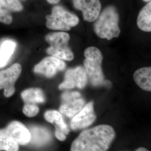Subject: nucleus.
<instances>
[{"label": "nucleus", "instance_id": "9", "mask_svg": "<svg viewBox=\"0 0 151 151\" xmlns=\"http://www.w3.org/2000/svg\"><path fill=\"white\" fill-rule=\"evenodd\" d=\"M96 119L95 113L93 102L86 104L81 111L74 116L70 122V128L73 130L86 128L94 123Z\"/></svg>", "mask_w": 151, "mask_h": 151}, {"label": "nucleus", "instance_id": "13", "mask_svg": "<svg viewBox=\"0 0 151 151\" xmlns=\"http://www.w3.org/2000/svg\"><path fill=\"white\" fill-rule=\"evenodd\" d=\"M22 9L23 6L18 0H0V22L10 24L12 22V12Z\"/></svg>", "mask_w": 151, "mask_h": 151}, {"label": "nucleus", "instance_id": "22", "mask_svg": "<svg viewBox=\"0 0 151 151\" xmlns=\"http://www.w3.org/2000/svg\"><path fill=\"white\" fill-rule=\"evenodd\" d=\"M66 134L65 133L62 131L61 130L59 129H55V136L56 137V138L60 140V141H64L66 139L67 137Z\"/></svg>", "mask_w": 151, "mask_h": 151}, {"label": "nucleus", "instance_id": "18", "mask_svg": "<svg viewBox=\"0 0 151 151\" xmlns=\"http://www.w3.org/2000/svg\"><path fill=\"white\" fill-rule=\"evenodd\" d=\"M137 25L141 30L145 32H151V2H148L139 12L137 18Z\"/></svg>", "mask_w": 151, "mask_h": 151}, {"label": "nucleus", "instance_id": "25", "mask_svg": "<svg viewBox=\"0 0 151 151\" xmlns=\"http://www.w3.org/2000/svg\"><path fill=\"white\" fill-rule=\"evenodd\" d=\"M145 2H151V0H143Z\"/></svg>", "mask_w": 151, "mask_h": 151}, {"label": "nucleus", "instance_id": "16", "mask_svg": "<svg viewBox=\"0 0 151 151\" xmlns=\"http://www.w3.org/2000/svg\"><path fill=\"white\" fill-rule=\"evenodd\" d=\"M44 116L48 122L54 125L55 129L61 130L66 135L69 134V128L65 123L63 116L60 111L55 110H47L44 113Z\"/></svg>", "mask_w": 151, "mask_h": 151}, {"label": "nucleus", "instance_id": "17", "mask_svg": "<svg viewBox=\"0 0 151 151\" xmlns=\"http://www.w3.org/2000/svg\"><path fill=\"white\" fill-rule=\"evenodd\" d=\"M22 99L25 104H42L45 101V96L42 90L39 88H30L22 92Z\"/></svg>", "mask_w": 151, "mask_h": 151}, {"label": "nucleus", "instance_id": "7", "mask_svg": "<svg viewBox=\"0 0 151 151\" xmlns=\"http://www.w3.org/2000/svg\"><path fill=\"white\" fill-rule=\"evenodd\" d=\"M88 78L83 67L78 66L74 68H70L66 71L65 79L60 85L61 90L78 88L82 89L86 86Z\"/></svg>", "mask_w": 151, "mask_h": 151}, {"label": "nucleus", "instance_id": "20", "mask_svg": "<svg viewBox=\"0 0 151 151\" xmlns=\"http://www.w3.org/2000/svg\"><path fill=\"white\" fill-rule=\"evenodd\" d=\"M19 145L6 132L0 129V151H18Z\"/></svg>", "mask_w": 151, "mask_h": 151}, {"label": "nucleus", "instance_id": "24", "mask_svg": "<svg viewBox=\"0 0 151 151\" xmlns=\"http://www.w3.org/2000/svg\"><path fill=\"white\" fill-rule=\"evenodd\" d=\"M135 151H149L147 149H146V148L144 147H140L138 148L137 150H136Z\"/></svg>", "mask_w": 151, "mask_h": 151}, {"label": "nucleus", "instance_id": "2", "mask_svg": "<svg viewBox=\"0 0 151 151\" xmlns=\"http://www.w3.org/2000/svg\"><path fill=\"white\" fill-rule=\"evenodd\" d=\"M119 14L113 6L106 7L99 15L94 24V31L99 38L111 40L120 34Z\"/></svg>", "mask_w": 151, "mask_h": 151}, {"label": "nucleus", "instance_id": "3", "mask_svg": "<svg viewBox=\"0 0 151 151\" xmlns=\"http://www.w3.org/2000/svg\"><path fill=\"white\" fill-rule=\"evenodd\" d=\"M84 55V68L88 81L93 86L103 85L105 83V80L101 68L103 56L101 51L96 47H90L85 50Z\"/></svg>", "mask_w": 151, "mask_h": 151}, {"label": "nucleus", "instance_id": "14", "mask_svg": "<svg viewBox=\"0 0 151 151\" xmlns=\"http://www.w3.org/2000/svg\"><path fill=\"white\" fill-rule=\"evenodd\" d=\"M29 130L31 134L30 142L35 146H44L52 139L50 132L43 127L32 126Z\"/></svg>", "mask_w": 151, "mask_h": 151}, {"label": "nucleus", "instance_id": "12", "mask_svg": "<svg viewBox=\"0 0 151 151\" xmlns=\"http://www.w3.org/2000/svg\"><path fill=\"white\" fill-rule=\"evenodd\" d=\"M6 132L20 145H27L30 143L31 134L26 126L18 121H13L4 128Z\"/></svg>", "mask_w": 151, "mask_h": 151}, {"label": "nucleus", "instance_id": "6", "mask_svg": "<svg viewBox=\"0 0 151 151\" xmlns=\"http://www.w3.org/2000/svg\"><path fill=\"white\" fill-rule=\"evenodd\" d=\"M62 103L60 112L69 118H73L78 113L85 104V100L77 91H65L62 95Z\"/></svg>", "mask_w": 151, "mask_h": 151}, {"label": "nucleus", "instance_id": "23", "mask_svg": "<svg viewBox=\"0 0 151 151\" xmlns=\"http://www.w3.org/2000/svg\"><path fill=\"white\" fill-rule=\"evenodd\" d=\"M47 1L50 4H56L58 3L60 0H47Z\"/></svg>", "mask_w": 151, "mask_h": 151}, {"label": "nucleus", "instance_id": "10", "mask_svg": "<svg viewBox=\"0 0 151 151\" xmlns=\"http://www.w3.org/2000/svg\"><path fill=\"white\" fill-rule=\"evenodd\" d=\"M65 67L66 65L63 60L50 56L45 58L36 65L34 68V72L48 78H51L58 72L65 70Z\"/></svg>", "mask_w": 151, "mask_h": 151}, {"label": "nucleus", "instance_id": "8", "mask_svg": "<svg viewBox=\"0 0 151 151\" xmlns=\"http://www.w3.org/2000/svg\"><path fill=\"white\" fill-rule=\"evenodd\" d=\"M22 66L15 63L5 70H0V90H4V96L11 97L15 91V83L22 73Z\"/></svg>", "mask_w": 151, "mask_h": 151}, {"label": "nucleus", "instance_id": "15", "mask_svg": "<svg viewBox=\"0 0 151 151\" xmlns=\"http://www.w3.org/2000/svg\"><path fill=\"white\" fill-rule=\"evenodd\" d=\"M133 77L137 85L142 90L147 91H151V67L141 68L135 70Z\"/></svg>", "mask_w": 151, "mask_h": 151}, {"label": "nucleus", "instance_id": "1", "mask_svg": "<svg viewBox=\"0 0 151 151\" xmlns=\"http://www.w3.org/2000/svg\"><path fill=\"white\" fill-rule=\"evenodd\" d=\"M115 135L113 128L106 124L85 130L73 140L70 151H107Z\"/></svg>", "mask_w": 151, "mask_h": 151}, {"label": "nucleus", "instance_id": "5", "mask_svg": "<svg viewBox=\"0 0 151 151\" xmlns=\"http://www.w3.org/2000/svg\"><path fill=\"white\" fill-rule=\"evenodd\" d=\"M47 27L52 30L68 31L79 23V19L75 14L61 6L53 7L52 14L45 17Z\"/></svg>", "mask_w": 151, "mask_h": 151}, {"label": "nucleus", "instance_id": "4", "mask_svg": "<svg viewBox=\"0 0 151 151\" xmlns=\"http://www.w3.org/2000/svg\"><path fill=\"white\" fill-rule=\"evenodd\" d=\"M45 40L50 45L46 52L48 54L63 60H73L74 54L68 47L70 39L67 32H51L45 37Z\"/></svg>", "mask_w": 151, "mask_h": 151}, {"label": "nucleus", "instance_id": "11", "mask_svg": "<svg viewBox=\"0 0 151 151\" xmlns=\"http://www.w3.org/2000/svg\"><path fill=\"white\" fill-rule=\"evenodd\" d=\"M74 7L82 12L85 21L93 22L97 19L101 10L100 0H72Z\"/></svg>", "mask_w": 151, "mask_h": 151}, {"label": "nucleus", "instance_id": "21", "mask_svg": "<svg viewBox=\"0 0 151 151\" xmlns=\"http://www.w3.org/2000/svg\"><path fill=\"white\" fill-rule=\"evenodd\" d=\"M39 111V108L37 104H25L22 108V112L25 115L29 118L35 116Z\"/></svg>", "mask_w": 151, "mask_h": 151}, {"label": "nucleus", "instance_id": "19", "mask_svg": "<svg viewBox=\"0 0 151 151\" xmlns=\"http://www.w3.org/2000/svg\"><path fill=\"white\" fill-rule=\"evenodd\" d=\"M16 43L11 39L4 40L0 45V68L5 66L14 54Z\"/></svg>", "mask_w": 151, "mask_h": 151}]
</instances>
